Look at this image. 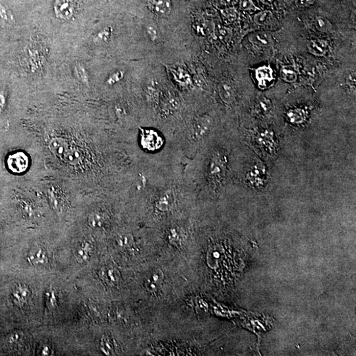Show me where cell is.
<instances>
[{
    "label": "cell",
    "mask_w": 356,
    "mask_h": 356,
    "mask_svg": "<svg viewBox=\"0 0 356 356\" xmlns=\"http://www.w3.org/2000/svg\"><path fill=\"white\" fill-rule=\"evenodd\" d=\"M184 172L195 186L198 201L216 197L229 178V152L224 145L212 143L209 138L194 157L186 162Z\"/></svg>",
    "instance_id": "obj_1"
},
{
    "label": "cell",
    "mask_w": 356,
    "mask_h": 356,
    "mask_svg": "<svg viewBox=\"0 0 356 356\" xmlns=\"http://www.w3.org/2000/svg\"><path fill=\"white\" fill-rule=\"evenodd\" d=\"M243 326L252 331L258 336V347L260 348L264 333L271 330L275 325L273 317L265 314L250 313L243 323Z\"/></svg>",
    "instance_id": "obj_2"
},
{
    "label": "cell",
    "mask_w": 356,
    "mask_h": 356,
    "mask_svg": "<svg viewBox=\"0 0 356 356\" xmlns=\"http://www.w3.org/2000/svg\"><path fill=\"white\" fill-rule=\"evenodd\" d=\"M245 177L250 186L257 189H261L264 187L266 180L265 167L261 162H258L247 169Z\"/></svg>",
    "instance_id": "obj_3"
},
{
    "label": "cell",
    "mask_w": 356,
    "mask_h": 356,
    "mask_svg": "<svg viewBox=\"0 0 356 356\" xmlns=\"http://www.w3.org/2000/svg\"><path fill=\"white\" fill-rule=\"evenodd\" d=\"M254 141L260 148L274 155L277 152L278 144L275 140V135L269 130L257 131L254 135Z\"/></svg>",
    "instance_id": "obj_4"
},
{
    "label": "cell",
    "mask_w": 356,
    "mask_h": 356,
    "mask_svg": "<svg viewBox=\"0 0 356 356\" xmlns=\"http://www.w3.org/2000/svg\"><path fill=\"white\" fill-rule=\"evenodd\" d=\"M9 170L15 174L25 172L29 165L27 155L23 152H15L9 156L7 161Z\"/></svg>",
    "instance_id": "obj_5"
},
{
    "label": "cell",
    "mask_w": 356,
    "mask_h": 356,
    "mask_svg": "<svg viewBox=\"0 0 356 356\" xmlns=\"http://www.w3.org/2000/svg\"><path fill=\"white\" fill-rule=\"evenodd\" d=\"M31 296L29 287L25 285H19L15 286L12 292L13 303L18 307H23L28 302Z\"/></svg>",
    "instance_id": "obj_6"
},
{
    "label": "cell",
    "mask_w": 356,
    "mask_h": 356,
    "mask_svg": "<svg viewBox=\"0 0 356 356\" xmlns=\"http://www.w3.org/2000/svg\"><path fill=\"white\" fill-rule=\"evenodd\" d=\"M218 93L222 102L227 105H230L235 102L236 92L232 84L228 82H221L218 86Z\"/></svg>",
    "instance_id": "obj_7"
},
{
    "label": "cell",
    "mask_w": 356,
    "mask_h": 356,
    "mask_svg": "<svg viewBox=\"0 0 356 356\" xmlns=\"http://www.w3.org/2000/svg\"><path fill=\"white\" fill-rule=\"evenodd\" d=\"M148 6L152 12L161 17L169 15L172 7L170 0H148Z\"/></svg>",
    "instance_id": "obj_8"
},
{
    "label": "cell",
    "mask_w": 356,
    "mask_h": 356,
    "mask_svg": "<svg viewBox=\"0 0 356 356\" xmlns=\"http://www.w3.org/2000/svg\"><path fill=\"white\" fill-rule=\"evenodd\" d=\"M163 282L164 274L163 272L160 270H156L148 276L144 285L148 292H155L161 288Z\"/></svg>",
    "instance_id": "obj_9"
},
{
    "label": "cell",
    "mask_w": 356,
    "mask_h": 356,
    "mask_svg": "<svg viewBox=\"0 0 356 356\" xmlns=\"http://www.w3.org/2000/svg\"><path fill=\"white\" fill-rule=\"evenodd\" d=\"M26 260L28 263L34 266L45 265L48 262L47 253L42 247L33 249L28 253Z\"/></svg>",
    "instance_id": "obj_10"
},
{
    "label": "cell",
    "mask_w": 356,
    "mask_h": 356,
    "mask_svg": "<svg viewBox=\"0 0 356 356\" xmlns=\"http://www.w3.org/2000/svg\"><path fill=\"white\" fill-rule=\"evenodd\" d=\"M99 276L104 283L109 285H117L120 279V274L119 271L113 267L102 268L99 273Z\"/></svg>",
    "instance_id": "obj_11"
},
{
    "label": "cell",
    "mask_w": 356,
    "mask_h": 356,
    "mask_svg": "<svg viewBox=\"0 0 356 356\" xmlns=\"http://www.w3.org/2000/svg\"><path fill=\"white\" fill-rule=\"evenodd\" d=\"M73 5L71 0H57L55 11L58 16L62 19L71 18L73 14Z\"/></svg>",
    "instance_id": "obj_12"
},
{
    "label": "cell",
    "mask_w": 356,
    "mask_h": 356,
    "mask_svg": "<svg viewBox=\"0 0 356 356\" xmlns=\"http://www.w3.org/2000/svg\"><path fill=\"white\" fill-rule=\"evenodd\" d=\"M249 41L253 45L262 47H268L273 44L271 36L266 32H257L249 37Z\"/></svg>",
    "instance_id": "obj_13"
},
{
    "label": "cell",
    "mask_w": 356,
    "mask_h": 356,
    "mask_svg": "<svg viewBox=\"0 0 356 356\" xmlns=\"http://www.w3.org/2000/svg\"><path fill=\"white\" fill-rule=\"evenodd\" d=\"M109 220V216L103 211L91 213L88 218L89 226L93 228H103Z\"/></svg>",
    "instance_id": "obj_14"
},
{
    "label": "cell",
    "mask_w": 356,
    "mask_h": 356,
    "mask_svg": "<svg viewBox=\"0 0 356 356\" xmlns=\"http://www.w3.org/2000/svg\"><path fill=\"white\" fill-rule=\"evenodd\" d=\"M256 75L260 87L264 88L273 79V70L269 67H261L256 70Z\"/></svg>",
    "instance_id": "obj_15"
},
{
    "label": "cell",
    "mask_w": 356,
    "mask_h": 356,
    "mask_svg": "<svg viewBox=\"0 0 356 356\" xmlns=\"http://www.w3.org/2000/svg\"><path fill=\"white\" fill-rule=\"evenodd\" d=\"M307 47L312 54L317 56H323L326 54L328 44L324 40H312L308 43Z\"/></svg>",
    "instance_id": "obj_16"
},
{
    "label": "cell",
    "mask_w": 356,
    "mask_h": 356,
    "mask_svg": "<svg viewBox=\"0 0 356 356\" xmlns=\"http://www.w3.org/2000/svg\"><path fill=\"white\" fill-rule=\"evenodd\" d=\"M49 149L58 157H62L64 155L67 150H68V145L66 141L61 138H54L51 140L49 144Z\"/></svg>",
    "instance_id": "obj_17"
},
{
    "label": "cell",
    "mask_w": 356,
    "mask_h": 356,
    "mask_svg": "<svg viewBox=\"0 0 356 356\" xmlns=\"http://www.w3.org/2000/svg\"><path fill=\"white\" fill-rule=\"evenodd\" d=\"M91 251H92V246L90 243L88 242L83 243L76 252L75 256L77 261L81 263L88 261L91 257Z\"/></svg>",
    "instance_id": "obj_18"
},
{
    "label": "cell",
    "mask_w": 356,
    "mask_h": 356,
    "mask_svg": "<svg viewBox=\"0 0 356 356\" xmlns=\"http://www.w3.org/2000/svg\"><path fill=\"white\" fill-rule=\"evenodd\" d=\"M64 161L67 163L71 165H76L81 161V154L79 150L75 149V148H71L67 150L66 153L63 156Z\"/></svg>",
    "instance_id": "obj_19"
},
{
    "label": "cell",
    "mask_w": 356,
    "mask_h": 356,
    "mask_svg": "<svg viewBox=\"0 0 356 356\" xmlns=\"http://www.w3.org/2000/svg\"><path fill=\"white\" fill-rule=\"evenodd\" d=\"M14 23V17L7 7L0 3V24L3 25H11Z\"/></svg>",
    "instance_id": "obj_20"
},
{
    "label": "cell",
    "mask_w": 356,
    "mask_h": 356,
    "mask_svg": "<svg viewBox=\"0 0 356 356\" xmlns=\"http://www.w3.org/2000/svg\"><path fill=\"white\" fill-rule=\"evenodd\" d=\"M101 351L106 355H113L115 352V346L113 340L109 336H103L100 340Z\"/></svg>",
    "instance_id": "obj_21"
},
{
    "label": "cell",
    "mask_w": 356,
    "mask_h": 356,
    "mask_svg": "<svg viewBox=\"0 0 356 356\" xmlns=\"http://www.w3.org/2000/svg\"><path fill=\"white\" fill-rule=\"evenodd\" d=\"M315 26L318 30L324 33H329L332 29V24L323 17H318L315 19Z\"/></svg>",
    "instance_id": "obj_22"
},
{
    "label": "cell",
    "mask_w": 356,
    "mask_h": 356,
    "mask_svg": "<svg viewBox=\"0 0 356 356\" xmlns=\"http://www.w3.org/2000/svg\"><path fill=\"white\" fill-rule=\"evenodd\" d=\"M45 294L47 307L49 309H55L58 306V302L56 290L52 287H49Z\"/></svg>",
    "instance_id": "obj_23"
},
{
    "label": "cell",
    "mask_w": 356,
    "mask_h": 356,
    "mask_svg": "<svg viewBox=\"0 0 356 356\" xmlns=\"http://www.w3.org/2000/svg\"><path fill=\"white\" fill-rule=\"evenodd\" d=\"M112 35V28L107 27L99 32L94 38V42L96 44H104L107 43Z\"/></svg>",
    "instance_id": "obj_24"
},
{
    "label": "cell",
    "mask_w": 356,
    "mask_h": 356,
    "mask_svg": "<svg viewBox=\"0 0 356 356\" xmlns=\"http://www.w3.org/2000/svg\"><path fill=\"white\" fill-rule=\"evenodd\" d=\"M116 243L121 248H127L133 243V237L130 234H123L118 236Z\"/></svg>",
    "instance_id": "obj_25"
},
{
    "label": "cell",
    "mask_w": 356,
    "mask_h": 356,
    "mask_svg": "<svg viewBox=\"0 0 356 356\" xmlns=\"http://www.w3.org/2000/svg\"><path fill=\"white\" fill-rule=\"evenodd\" d=\"M287 117L291 122L292 123H302L304 119V113L302 110H291L287 113Z\"/></svg>",
    "instance_id": "obj_26"
},
{
    "label": "cell",
    "mask_w": 356,
    "mask_h": 356,
    "mask_svg": "<svg viewBox=\"0 0 356 356\" xmlns=\"http://www.w3.org/2000/svg\"><path fill=\"white\" fill-rule=\"evenodd\" d=\"M74 73H75L76 77L83 83H89V77L86 70L81 64L76 65L75 69H74Z\"/></svg>",
    "instance_id": "obj_27"
},
{
    "label": "cell",
    "mask_w": 356,
    "mask_h": 356,
    "mask_svg": "<svg viewBox=\"0 0 356 356\" xmlns=\"http://www.w3.org/2000/svg\"><path fill=\"white\" fill-rule=\"evenodd\" d=\"M282 76L287 83H294L297 79V75L293 70L285 68L282 70Z\"/></svg>",
    "instance_id": "obj_28"
},
{
    "label": "cell",
    "mask_w": 356,
    "mask_h": 356,
    "mask_svg": "<svg viewBox=\"0 0 356 356\" xmlns=\"http://www.w3.org/2000/svg\"><path fill=\"white\" fill-rule=\"evenodd\" d=\"M270 13L268 11H264V12H261L258 13L255 16L254 20L255 22L257 24H261V25H263L265 24L267 22L268 19H269Z\"/></svg>",
    "instance_id": "obj_29"
},
{
    "label": "cell",
    "mask_w": 356,
    "mask_h": 356,
    "mask_svg": "<svg viewBox=\"0 0 356 356\" xmlns=\"http://www.w3.org/2000/svg\"><path fill=\"white\" fill-rule=\"evenodd\" d=\"M23 334L19 331L11 333L7 338V342L9 344H18L22 340Z\"/></svg>",
    "instance_id": "obj_30"
},
{
    "label": "cell",
    "mask_w": 356,
    "mask_h": 356,
    "mask_svg": "<svg viewBox=\"0 0 356 356\" xmlns=\"http://www.w3.org/2000/svg\"><path fill=\"white\" fill-rule=\"evenodd\" d=\"M259 110L260 112H267L269 111L270 108V102L269 100H266L265 98L260 100V103L258 104Z\"/></svg>",
    "instance_id": "obj_31"
},
{
    "label": "cell",
    "mask_w": 356,
    "mask_h": 356,
    "mask_svg": "<svg viewBox=\"0 0 356 356\" xmlns=\"http://www.w3.org/2000/svg\"><path fill=\"white\" fill-rule=\"evenodd\" d=\"M123 77V73L121 71H118L114 73L113 75H112L108 79V83L109 85H113V84L117 83V82L120 81Z\"/></svg>",
    "instance_id": "obj_32"
},
{
    "label": "cell",
    "mask_w": 356,
    "mask_h": 356,
    "mask_svg": "<svg viewBox=\"0 0 356 356\" xmlns=\"http://www.w3.org/2000/svg\"><path fill=\"white\" fill-rule=\"evenodd\" d=\"M356 75L355 72L350 73V75L348 76V77L346 78V83H347V85L350 87V88H356Z\"/></svg>",
    "instance_id": "obj_33"
},
{
    "label": "cell",
    "mask_w": 356,
    "mask_h": 356,
    "mask_svg": "<svg viewBox=\"0 0 356 356\" xmlns=\"http://www.w3.org/2000/svg\"><path fill=\"white\" fill-rule=\"evenodd\" d=\"M241 6L242 9H245V10L253 9L255 7L251 0H241Z\"/></svg>",
    "instance_id": "obj_34"
},
{
    "label": "cell",
    "mask_w": 356,
    "mask_h": 356,
    "mask_svg": "<svg viewBox=\"0 0 356 356\" xmlns=\"http://www.w3.org/2000/svg\"><path fill=\"white\" fill-rule=\"evenodd\" d=\"M146 32H147L148 36H149L150 39L154 41L157 37V30L153 26H148L146 28Z\"/></svg>",
    "instance_id": "obj_35"
},
{
    "label": "cell",
    "mask_w": 356,
    "mask_h": 356,
    "mask_svg": "<svg viewBox=\"0 0 356 356\" xmlns=\"http://www.w3.org/2000/svg\"><path fill=\"white\" fill-rule=\"evenodd\" d=\"M315 0H296L297 3L301 6H308L311 5Z\"/></svg>",
    "instance_id": "obj_36"
},
{
    "label": "cell",
    "mask_w": 356,
    "mask_h": 356,
    "mask_svg": "<svg viewBox=\"0 0 356 356\" xmlns=\"http://www.w3.org/2000/svg\"><path fill=\"white\" fill-rule=\"evenodd\" d=\"M41 353L43 356H49L51 354V350L48 346H46L42 350Z\"/></svg>",
    "instance_id": "obj_37"
}]
</instances>
